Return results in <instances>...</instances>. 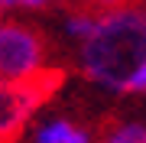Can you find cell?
I'll list each match as a JSON object with an SVG mask.
<instances>
[{"mask_svg": "<svg viewBox=\"0 0 146 143\" xmlns=\"http://www.w3.org/2000/svg\"><path fill=\"white\" fill-rule=\"evenodd\" d=\"M84 3H88V10H94V13H110V10L127 7V0H84Z\"/></svg>", "mask_w": 146, "mask_h": 143, "instance_id": "52a82bcc", "label": "cell"}, {"mask_svg": "<svg viewBox=\"0 0 146 143\" xmlns=\"http://www.w3.org/2000/svg\"><path fill=\"white\" fill-rule=\"evenodd\" d=\"M16 7H23V0H0V16L10 13V10H16Z\"/></svg>", "mask_w": 146, "mask_h": 143, "instance_id": "9c48e42d", "label": "cell"}, {"mask_svg": "<svg viewBox=\"0 0 146 143\" xmlns=\"http://www.w3.org/2000/svg\"><path fill=\"white\" fill-rule=\"evenodd\" d=\"M101 143H146V120H117L104 130Z\"/></svg>", "mask_w": 146, "mask_h": 143, "instance_id": "8992f818", "label": "cell"}, {"mask_svg": "<svg viewBox=\"0 0 146 143\" xmlns=\"http://www.w3.org/2000/svg\"><path fill=\"white\" fill-rule=\"evenodd\" d=\"M140 10H143V13H146V0H143V7H140Z\"/></svg>", "mask_w": 146, "mask_h": 143, "instance_id": "30bf717a", "label": "cell"}, {"mask_svg": "<svg viewBox=\"0 0 146 143\" xmlns=\"http://www.w3.org/2000/svg\"><path fill=\"white\" fill-rule=\"evenodd\" d=\"M49 88H52V78H46V75L39 81H29V85L0 81V143H10L26 130V124L39 111Z\"/></svg>", "mask_w": 146, "mask_h": 143, "instance_id": "3957f363", "label": "cell"}, {"mask_svg": "<svg viewBox=\"0 0 146 143\" xmlns=\"http://www.w3.org/2000/svg\"><path fill=\"white\" fill-rule=\"evenodd\" d=\"M29 143H94V133L68 114H46L33 124Z\"/></svg>", "mask_w": 146, "mask_h": 143, "instance_id": "277c9868", "label": "cell"}, {"mask_svg": "<svg viewBox=\"0 0 146 143\" xmlns=\"http://www.w3.org/2000/svg\"><path fill=\"white\" fill-rule=\"evenodd\" d=\"M46 62L49 49L39 29H33L29 23L0 16V81H10V85L39 81L49 72Z\"/></svg>", "mask_w": 146, "mask_h": 143, "instance_id": "7a4b0ae2", "label": "cell"}, {"mask_svg": "<svg viewBox=\"0 0 146 143\" xmlns=\"http://www.w3.org/2000/svg\"><path fill=\"white\" fill-rule=\"evenodd\" d=\"M94 23H98V13L88 10V7H81V10H72L62 20V33H65V39L72 46H81L84 39L94 33Z\"/></svg>", "mask_w": 146, "mask_h": 143, "instance_id": "5b68a950", "label": "cell"}, {"mask_svg": "<svg viewBox=\"0 0 146 143\" xmlns=\"http://www.w3.org/2000/svg\"><path fill=\"white\" fill-rule=\"evenodd\" d=\"M75 62L81 78L107 94H146V13L133 3L98 13L94 33L78 46Z\"/></svg>", "mask_w": 146, "mask_h": 143, "instance_id": "6da1fadb", "label": "cell"}, {"mask_svg": "<svg viewBox=\"0 0 146 143\" xmlns=\"http://www.w3.org/2000/svg\"><path fill=\"white\" fill-rule=\"evenodd\" d=\"M52 3H58V0H23L26 10H46V7H52Z\"/></svg>", "mask_w": 146, "mask_h": 143, "instance_id": "ba28073f", "label": "cell"}]
</instances>
